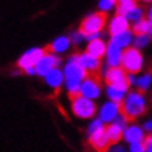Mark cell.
I'll return each mask as SVG.
<instances>
[{
	"label": "cell",
	"instance_id": "22",
	"mask_svg": "<svg viewBox=\"0 0 152 152\" xmlns=\"http://www.w3.org/2000/svg\"><path fill=\"white\" fill-rule=\"evenodd\" d=\"M126 17L130 20V23H135V22H138V20L144 19V10L141 8V6L135 5L134 8L127 12V16H126Z\"/></svg>",
	"mask_w": 152,
	"mask_h": 152
},
{
	"label": "cell",
	"instance_id": "3",
	"mask_svg": "<svg viewBox=\"0 0 152 152\" xmlns=\"http://www.w3.org/2000/svg\"><path fill=\"white\" fill-rule=\"evenodd\" d=\"M135 75H129L121 65L109 67L104 73V82L107 87H116L124 92H129L132 84H135Z\"/></svg>",
	"mask_w": 152,
	"mask_h": 152
},
{
	"label": "cell",
	"instance_id": "23",
	"mask_svg": "<svg viewBox=\"0 0 152 152\" xmlns=\"http://www.w3.org/2000/svg\"><path fill=\"white\" fill-rule=\"evenodd\" d=\"M127 92L121 90V88H116V87H107V96L109 99H112L115 102H121L124 99V96H126Z\"/></svg>",
	"mask_w": 152,
	"mask_h": 152
},
{
	"label": "cell",
	"instance_id": "18",
	"mask_svg": "<svg viewBox=\"0 0 152 152\" xmlns=\"http://www.w3.org/2000/svg\"><path fill=\"white\" fill-rule=\"evenodd\" d=\"M134 31L132 28L127 30V31H124V33H120V34H116V36H112V42H115L116 45H120L121 48H127L130 47V44H134Z\"/></svg>",
	"mask_w": 152,
	"mask_h": 152
},
{
	"label": "cell",
	"instance_id": "19",
	"mask_svg": "<svg viewBox=\"0 0 152 152\" xmlns=\"http://www.w3.org/2000/svg\"><path fill=\"white\" fill-rule=\"evenodd\" d=\"M70 37H65V36H62V37H58L56 40H53V44L50 45H47L48 47V50H50L51 53L54 54H59V53H64L68 47H70Z\"/></svg>",
	"mask_w": 152,
	"mask_h": 152
},
{
	"label": "cell",
	"instance_id": "13",
	"mask_svg": "<svg viewBox=\"0 0 152 152\" xmlns=\"http://www.w3.org/2000/svg\"><path fill=\"white\" fill-rule=\"evenodd\" d=\"M127 30H130V20L126 16L116 14L109 22V33H110V36H116V34L124 33Z\"/></svg>",
	"mask_w": 152,
	"mask_h": 152
},
{
	"label": "cell",
	"instance_id": "4",
	"mask_svg": "<svg viewBox=\"0 0 152 152\" xmlns=\"http://www.w3.org/2000/svg\"><path fill=\"white\" fill-rule=\"evenodd\" d=\"M143 65H144V58L140 48L132 47V45L124 48L123 58H121V67L129 75H138L143 70Z\"/></svg>",
	"mask_w": 152,
	"mask_h": 152
},
{
	"label": "cell",
	"instance_id": "33",
	"mask_svg": "<svg viewBox=\"0 0 152 152\" xmlns=\"http://www.w3.org/2000/svg\"><path fill=\"white\" fill-rule=\"evenodd\" d=\"M146 152H152V146H148L146 148Z\"/></svg>",
	"mask_w": 152,
	"mask_h": 152
},
{
	"label": "cell",
	"instance_id": "17",
	"mask_svg": "<svg viewBox=\"0 0 152 152\" xmlns=\"http://www.w3.org/2000/svg\"><path fill=\"white\" fill-rule=\"evenodd\" d=\"M44 78H45V81H47V84L58 93V92L61 90V87H62V82H64V79H65V75L56 67V68H53L51 72H48Z\"/></svg>",
	"mask_w": 152,
	"mask_h": 152
},
{
	"label": "cell",
	"instance_id": "11",
	"mask_svg": "<svg viewBox=\"0 0 152 152\" xmlns=\"http://www.w3.org/2000/svg\"><path fill=\"white\" fill-rule=\"evenodd\" d=\"M59 64H61V59H59L58 54H54L51 51H47L44 56H42V59L37 62V65H36V75L45 76L48 72H51L53 68L59 67Z\"/></svg>",
	"mask_w": 152,
	"mask_h": 152
},
{
	"label": "cell",
	"instance_id": "9",
	"mask_svg": "<svg viewBox=\"0 0 152 152\" xmlns=\"http://www.w3.org/2000/svg\"><path fill=\"white\" fill-rule=\"evenodd\" d=\"M64 75H65V79L81 81V82L87 76L86 68L82 67L78 61V54H73V56H70V59L67 61V64L64 67Z\"/></svg>",
	"mask_w": 152,
	"mask_h": 152
},
{
	"label": "cell",
	"instance_id": "32",
	"mask_svg": "<svg viewBox=\"0 0 152 152\" xmlns=\"http://www.w3.org/2000/svg\"><path fill=\"white\" fill-rule=\"evenodd\" d=\"M118 3H127V2H137V0H116Z\"/></svg>",
	"mask_w": 152,
	"mask_h": 152
},
{
	"label": "cell",
	"instance_id": "25",
	"mask_svg": "<svg viewBox=\"0 0 152 152\" xmlns=\"http://www.w3.org/2000/svg\"><path fill=\"white\" fill-rule=\"evenodd\" d=\"M137 5V2H127V3H118L116 5V14L127 16V12Z\"/></svg>",
	"mask_w": 152,
	"mask_h": 152
},
{
	"label": "cell",
	"instance_id": "2",
	"mask_svg": "<svg viewBox=\"0 0 152 152\" xmlns=\"http://www.w3.org/2000/svg\"><path fill=\"white\" fill-rule=\"evenodd\" d=\"M106 23H107V12L99 10L98 12H93V14L82 19L78 31L86 39H93L99 36V33L106 28Z\"/></svg>",
	"mask_w": 152,
	"mask_h": 152
},
{
	"label": "cell",
	"instance_id": "21",
	"mask_svg": "<svg viewBox=\"0 0 152 152\" xmlns=\"http://www.w3.org/2000/svg\"><path fill=\"white\" fill-rule=\"evenodd\" d=\"M151 86H152V72H148V73H144L141 76H138L137 81H135L137 90H140L143 93H146Z\"/></svg>",
	"mask_w": 152,
	"mask_h": 152
},
{
	"label": "cell",
	"instance_id": "28",
	"mask_svg": "<svg viewBox=\"0 0 152 152\" xmlns=\"http://www.w3.org/2000/svg\"><path fill=\"white\" fill-rule=\"evenodd\" d=\"M144 144H146V148L148 146H152V132H148L146 137H144Z\"/></svg>",
	"mask_w": 152,
	"mask_h": 152
},
{
	"label": "cell",
	"instance_id": "6",
	"mask_svg": "<svg viewBox=\"0 0 152 152\" xmlns=\"http://www.w3.org/2000/svg\"><path fill=\"white\" fill-rule=\"evenodd\" d=\"M50 51L48 50V47H42V48H31V50H28L26 53H23L22 56H20L17 59V67L20 68V70H28V68H36L37 62L42 59V56Z\"/></svg>",
	"mask_w": 152,
	"mask_h": 152
},
{
	"label": "cell",
	"instance_id": "16",
	"mask_svg": "<svg viewBox=\"0 0 152 152\" xmlns=\"http://www.w3.org/2000/svg\"><path fill=\"white\" fill-rule=\"evenodd\" d=\"M123 50L120 45H116L115 42L110 40L107 45V53H106V61L109 67H116L121 65V58H123Z\"/></svg>",
	"mask_w": 152,
	"mask_h": 152
},
{
	"label": "cell",
	"instance_id": "14",
	"mask_svg": "<svg viewBox=\"0 0 152 152\" xmlns=\"http://www.w3.org/2000/svg\"><path fill=\"white\" fill-rule=\"evenodd\" d=\"M146 137V130L143 129V126H137V124H130L124 129V137L123 140L126 143H138V141H144Z\"/></svg>",
	"mask_w": 152,
	"mask_h": 152
},
{
	"label": "cell",
	"instance_id": "27",
	"mask_svg": "<svg viewBox=\"0 0 152 152\" xmlns=\"http://www.w3.org/2000/svg\"><path fill=\"white\" fill-rule=\"evenodd\" d=\"M129 152H146V144H144V141L130 143L129 144Z\"/></svg>",
	"mask_w": 152,
	"mask_h": 152
},
{
	"label": "cell",
	"instance_id": "24",
	"mask_svg": "<svg viewBox=\"0 0 152 152\" xmlns=\"http://www.w3.org/2000/svg\"><path fill=\"white\" fill-rule=\"evenodd\" d=\"M151 39H152L151 34H138V36L134 37V47H137V48H140V50H141V48L149 45Z\"/></svg>",
	"mask_w": 152,
	"mask_h": 152
},
{
	"label": "cell",
	"instance_id": "34",
	"mask_svg": "<svg viewBox=\"0 0 152 152\" xmlns=\"http://www.w3.org/2000/svg\"><path fill=\"white\" fill-rule=\"evenodd\" d=\"M151 36H152V31H151Z\"/></svg>",
	"mask_w": 152,
	"mask_h": 152
},
{
	"label": "cell",
	"instance_id": "12",
	"mask_svg": "<svg viewBox=\"0 0 152 152\" xmlns=\"http://www.w3.org/2000/svg\"><path fill=\"white\" fill-rule=\"evenodd\" d=\"M78 61H79V64L86 68L87 75H101V72H99L101 59L95 58L88 53H81V54H78Z\"/></svg>",
	"mask_w": 152,
	"mask_h": 152
},
{
	"label": "cell",
	"instance_id": "10",
	"mask_svg": "<svg viewBox=\"0 0 152 152\" xmlns=\"http://www.w3.org/2000/svg\"><path fill=\"white\" fill-rule=\"evenodd\" d=\"M121 102H115L112 99H109L107 102L101 106V109L98 110V118H101L104 123H112L115 121L118 116L121 115Z\"/></svg>",
	"mask_w": 152,
	"mask_h": 152
},
{
	"label": "cell",
	"instance_id": "26",
	"mask_svg": "<svg viewBox=\"0 0 152 152\" xmlns=\"http://www.w3.org/2000/svg\"><path fill=\"white\" fill-rule=\"evenodd\" d=\"M116 5H118L116 0H99V10L106 11V12H109L112 8H115Z\"/></svg>",
	"mask_w": 152,
	"mask_h": 152
},
{
	"label": "cell",
	"instance_id": "8",
	"mask_svg": "<svg viewBox=\"0 0 152 152\" xmlns=\"http://www.w3.org/2000/svg\"><path fill=\"white\" fill-rule=\"evenodd\" d=\"M81 93L90 99L98 98L101 93V75H87L81 82Z\"/></svg>",
	"mask_w": 152,
	"mask_h": 152
},
{
	"label": "cell",
	"instance_id": "1",
	"mask_svg": "<svg viewBox=\"0 0 152 152\" xmlns=\"http://www.w3.org/2000/svg\"><path fill=\"white\" fill-rule=\"evenodd\" d=\"M120 106H121V116L127 123H134L135 120H138L140 116H143L148 112L146 96L140 90L127 92Z\"/></svg>",
	"mask_w": 152,
	"mask_h": 152
},
{
	"label": "cell",
	"instance_id": "29",
	"mask_svg": "<svg viewBox=\"0 0 152 152\" xmlns=\"http://www.w3.org/2000/svg\"><path fill=\"white\" fill-rule=\"evenodd\" d=\"M143 129L146 130V134H148V132H152V120H148L146 123H144V124H143Z\"/></svg>",
	"mask_w": 152,
	"mask_h": 152
},
{
	"label": "cell",
	"instance_id": "20",
	"mask_svg": "<svg viewBox=\"0 0 152 152\" xmlns=\"http://www.w3.org/2000/svg\"><path fill=\"white\" fill-rule=\"evenodd\" d=\"M132 31H134L135 36H138V34H151V31H152V22L148 17H144L141 20H138V22L132 23Z\"/></svg>",
	"mask_w": 152,
	"mask_h": 152
},
{
	"label": "cell",
	"instance_id": "5",
	"mask_svg": "<svg viewBox=\"0 0 152 152\" xmlns=\"http://www.w3.org/2000/svg\"><path fill=\"white\" fill-rule=\"evenodd\" d=\"M72 112L75 116H78L81 120H90L98 113V107L93 102V99L81 95L78 98L72 99Z\"/></svg>",
	"mask_w": 152,
	"mask_h": 152
},
{
	"label": "cell",
	"instance_id": "15",
	"mask_svg": "<svg viewBox=\"0 0 152 152\" xmlns=\"http://www.w3.org/2000/svg\"><path fill=\"white\" fill-rule=\"evenodd\" d=\"M86 53L92 54V56L98 58V59H102V58H106L107 45H106V42H104V40H102L99 36H98V37H93V39H90V42L87 44Z\"/></svg>",
	"mask_w": 152,
	"mask_h": 152
},
{
	"label": "cell",
	"instance_id": "7",
	"mask_svg": "<svg viewBox=\"0 0 152 152\" xmlns=\"http://www.w3.org/2000/svg\"><path fill=\"white\" fill-rule=\"evenodd\" d=\"M87 135H88V144L96 152H109L110 148H112V143H110L106 132V126L101 129H96L93 132H88Z\"/></svg>",
	"mask_w": 152,
	"mask_h": 152
},
{
	"label": "cell",
	"instance_id": "31",
	"mask_svg": "<svg viewBox=\"0 0 152 152\" xmlns=\"http://www.w3.org/2000/svg\"><path fill=\"white\" fill-rule=\"evenodd\" d=\"M146 17L151 20V22H152V5L149 6V10H148V12H146Z\"/></svg>",
	"mask_w": 152,
	"mask_h": 152
},
{
	"label": "cell",
	"instance_id": "30",
	"mask_svg": "<svg viewBox=\"0 0 152 152\" xmlns=\"http://www.w3.org/2000/svg\"><path fill=\"white\" fill-rule=\"evenodd\" d=\"M110 152H126V149L121 148V146H116V144H113V148L110 149Z\"/></svg>",
	"mask_w": 152,
	"mask_h": 152
}]
</instances>
